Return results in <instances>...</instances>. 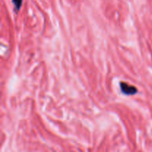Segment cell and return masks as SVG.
Returning a JSON list of instances; mask_svg holds the SVG:
<instances>
[{
  "label": "cell",
  "instance_id": "7a4b0ae2",
  "mask_svg": "<svg viewBox=\"0 0 152 152\" xmlns=\"http://www.w3.org/2000/svg\"><path fill=\"white\" fill-rule=\"evenodd\" d=\"M12 2H13V6H14V11L16 12L19 11L21 6H22V0H12Z\"/></svg>",
  "mask_w": 152,
  "mask_h": 152
},
{
  "label": "cell",
  "instance_id": "6da1fadb",
  "mask_svg": "<svg viewBox=\"0 0 152 152\" xmlns=\"http://www.w3.org/2000/svg\"><path fill=\"white\" fill-rule=\"evenodd\" d=\"M120 85L121 91L126 95H134L138 91L137 88L133 85H130L128 83H124V82H121L120 83Z\"/></svg>",
  "mask_w": 152,
  "mask_h": 152
}]
</instances>
